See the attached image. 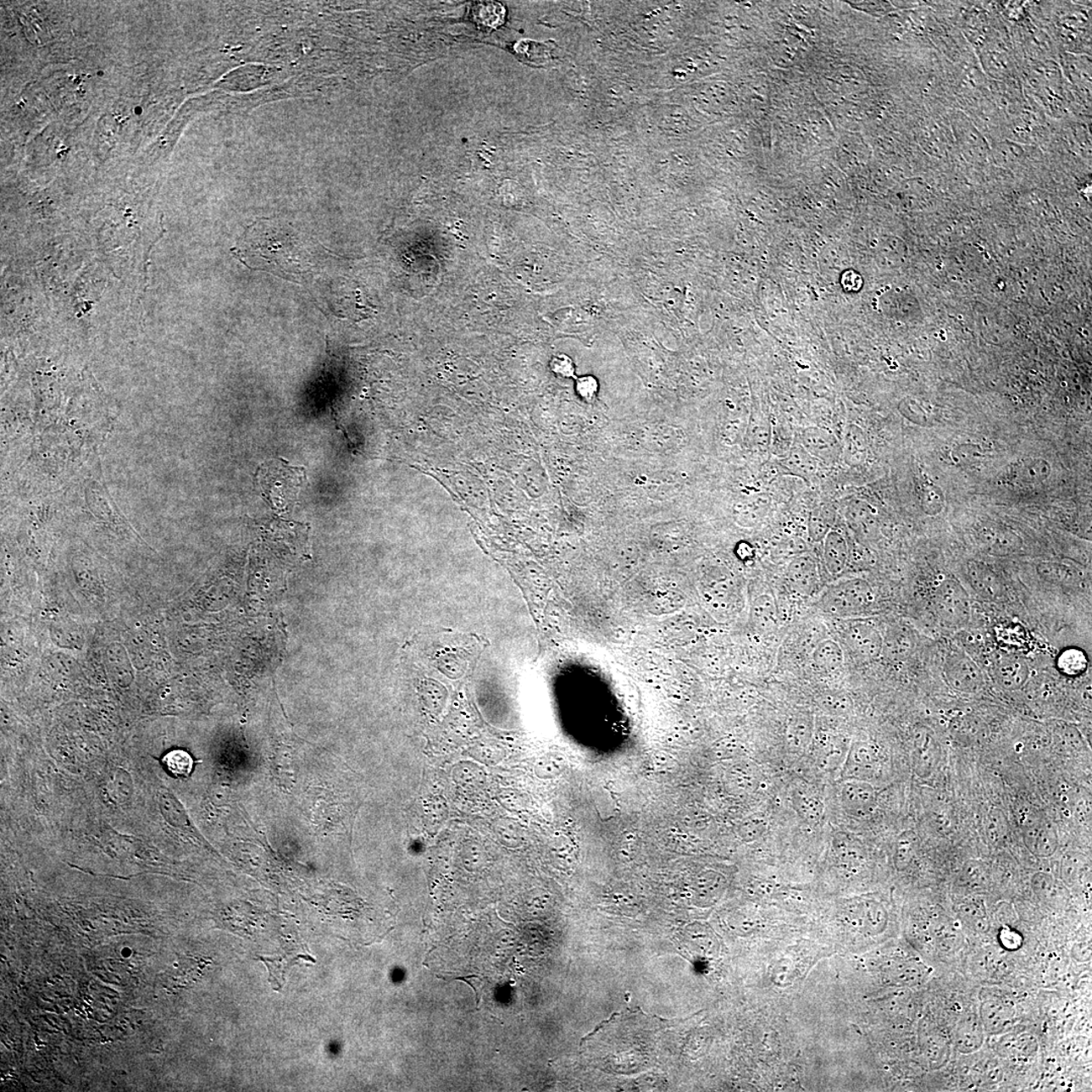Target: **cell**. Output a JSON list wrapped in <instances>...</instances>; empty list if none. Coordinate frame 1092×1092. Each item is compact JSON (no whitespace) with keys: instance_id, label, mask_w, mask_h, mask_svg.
Returning <instances> with one entry per match:
<instances>
[{"instance_id":"6da1fadb","label":"cell","mask_w":1092,"mask_h":1092,"mask_svg":"<svg viewBox=\"0 0 1092 1092\" xmlns=\"http://www.w3.org/2000/svg\"><path fill=\"white\" fill-rule=\"evenodd\" d=\"M822 608L840 619L859 618L875 602L873 588L862 578H839L819 594Z\"/></svg>"},{"instance_id":"7a4b0ae2","label":"cell","mask_w":1092,"mask_h":1092,"mask_svg":"<svg viewBox=\"0 0 1092 1092\" xmlns=\"http://www.w3.org/2000/svg\"><path fill=\"white\" fill-rule=\"evenodd\" d=\"M934 607L945 625L960 629L968 624L971 604L967 591L954 578H945L934 592Z\"/></svg>"},{"instance_id":"3957f363","label":"cell","mask_w":1092,"mask_h":1092,"mask_svg":"<svg viewBox=\"0 0 1092 1092\" xmlns=\"http://www.w3.org/2000/svg\"><path fill=\"white\" fill-rule=\"evenodd\" d=\"M845 645L860 660H876L882 655L883 635L875 624L853 618L844 620L840 629Z\"/></svg>"},{"instance_id":"277c9868","label":"cell","mask_w":1092,"mask_h":1092,"mask_svg":"<svg viewBox=\"0 0 1092 1092\" xmlns=\"http://www.w3.org/2000/svg\"><path fill=\"white\" fill-rule=\"evenodd\" d=\"M944 673L950 687L959 693L976 694L985 685L984 672L963 651L948 652L945 658Z\"/></svg>"},{"instance_id":"5b68a950","label":"cell","mask_w":1092,"mask_h":1092,"mask_svg":"<svg viewBox=\"0 0 1092 1092\" xmlns=\"http://www.w3.org/2000/svg\"><path fill=\"white\" fill-rule=\"evenodd\" d=\"M881 766V754L878 746L870 741L856 740L851 744L843 768L845 780L870 781Z\"/></svg>"},{"instance_id":"8992f818","label":"cell","mask_w":1092,"mask_h":1092,"mask_svg":"<svg viewBox=\"0 0 1092 1092\" xmlns=\"http://www.w3.org/2000/svg\"><path fill=\"white\" fill-rule=\"evenodd\" d=\"M804 449L818 462L835 464L842 458V442L827 428H804L797 438Z\"/></svg>"},{"instance_id":"52a82bcc","label":"cell","mask_w":1092,"mask_h":1092,"mask_svg":"<svg viewBox=\"0 0 1092 1092\" xmlns=\"http://www.w3.org/2000/svg\"><path fill=\"white\" fill-rule=\"evenodd\" d=\"M787 582L794 592L813 597L823 591L822 576L817 561L811 555L796 556L787 567Z\"/></svg>"},{"instance_id":"ba28073f","label":"cell","mask_w":1092,"mask_h":1092,"mask_svg":"<svg viewBox=\"0 0 1092 1092\" xmlns=\"http://www.w3.org/2000/svg\"><path fill=\"white\" fill-rule=\"evenodd\" d=\"M1052 474V466L1044 457H1025L1007 468L1003 479L1008 485L1018 489H1033L1047 482Z\"/></svg>"},{"instance_id":"9c48e42d","label":"cell","mask_w":1092,"mask_h":1092,"mask_svg":"<svg viewBox=\"0 0 1092 1092\" xmlns=\"http://www.w3.org/2000/svg\"><path fill=\"white\" fill-rule=\"evenodd\" d=\"M979 1020L984 1030L991 1036L1011 1032L1017 1022V1010L1011 1001L990 996L982 1000Z\"/></svg>"},{"instance_id":"30bf717a","label":"cell","mask_w":1092,"mask_h":1092,"mask_svg":"<svg viewBox=\"0 0 1092 1092\" xmlns=\"http://www.w3.org/2000/svg\"><path fill=\"white\" fill-rule=\"evenodd\" d=\"M840 804L851 818H865L875 811L877 792L868 781L845 780L840 788Z\"/></svg>"},{"instance_id":"8fae6325","label":"cell","mask_w":1092,"mask_h":1092,"mask_svg":"<svg viewBox=\"0 0 1092 1092\" xmlns=\"http://www.w3.org/2000/svg\"><path fill=\"white\" fill-rule=\"evenodd\" d=\"M979 545L989 556L1007 557L1022 550V537L1007 527L991 524L978 530Z\"/></svg>"},{"instance_id":"7c38bea8","label":"cell","mask_w":1092,"mask_h":1092,"mask_svg":"<svg viewBox=\"0 0 1092 1092\" xmlns=\"http://www.w3.org/2000/svg\"><path fill=\"white\" fill-rule=\"evenodd\" d=\"M301 477L299 470L296 468H285L281 466H273L263 469V489L269 499L276 502H286V499L296 497L297 488L300 487Z\"/></svg>"},{"instance_id":"4fadbf2b","label":"cell","mask_w":1092,"mask_h":1092,"mask_svg":"<svg viewBox=\"0 0 1092 1092\" xmlns=\"http://www.w3.org/2000/svg\"><path fill=\"white\" fill-rule=\"evenodd\" d=\"M966 573H967L970 586L981 598L1000 601L1005 596V584L1000 574L989 564L971 561L966 567Z\"/></svg>"},{"instance_id":"5bb4252c","label":"cell","mask_w":1092,"mask_h":1092,"mask_svg":"<svg viewBox=\"0 0 1092 1092\" xmlns=\"http://www.w3.org/2000/svg\"><path fill=\"white\" fill-rule=\"evenodd\" d=\"M845 520L859 542L876 540L879 533V521L873 508L866 502L853 500L845 506Z\"/></svg>"},{"instance_id":"9a60e30c","label":"cell","mask_w":1092,"mask_h":1092,"mask_svg":"<svg viewBox=\"0 0 1092 1092\" xmlns=\"http://www.w3.org/2000/svg\"><path fill=\"white\" fill-rule=\"evenodd\" d=\"M1023 840L1031 853L1039 858H1049L1057 851V829L1047 819H1034L1027 825Z\"/></svg>"},{"instance_id":"2e32d148","label":"cell","mask_w":1092,"mask_h":1092,"mask_svg":"<svg viewBox=\"0 0 1092 1092\" xmlns=\"http://www.w3.org/2000/svg\"><path fill=\"white\" fill-rule=\"evenodd\" d=\"M823 562L829 576H843L850 564V543L842 532L832 529L823 540Z\"/></svg>"},{"instance_id":"e0dca14e","label":"cell","mask_w":1092,"mask_h":1092,"mask_svg":"<svg viewBox=\"0 0 1092 1092\" xmlns=\"http://www.w3.org/2000/svg\"><path fill=\"white\" fill-rule=\"evenodd\" d=\"M995 677L1002 689L1017 691L1026 685L1030 677V668L1022 657H1003L995 663Z\"/></svg>"},{"instance_id":"ac0fdd59","label":"cell","mask_w":1092,"mask_h":1092,"mask_svg":"<svg viewBox=\"0 0 1092 1092\" xmlns=\"http://www.w3.org/2000/svg\"><path fill=\"white\" fill-rule=\"evenodd\" d=\"M940 760V746L926 730L919 731L914 739V769L918 776L932 774Z\"/></svg>"},{"instance_id":"d6986e66","label":"cell","mask_w":1092,"mask_h":1092,"mask_svg":"<svg viewBox=\"0 0 1092 1092\" xmlns=\"http://www.w3.org/2000/svg\"><path fill=\"white\" fill-rule=\"evenodd\" d=\"M814 721L811 714L799 713L788 721L785 730L786 746L794 754L806 751L812 744Z\"/></svg>"},{"instance_id":"ffe728a7","label":"cell","mask_w":1092,"mask_h":1092,"mask_svg":"<svg viewBox=\"0 0 1092 1092\" xmlns=\"http://www.w3.org/2000/svg\"><path fill=\"white\" fill-rule=\"evenodd\" d=\"M995 1050L1003 1058L1023 1060L1037 1052L1038 1042L1031 1034L1007 1032L1001 1034Z\"/></svg>"},{"instance_id":"44dd1931","label":"cell","mask_w":1092,"mask_h":1092,"mask_svg":"<svg viewBox=\"0 0 1092 1092\" xmlns=\"http://www.w3.org/2000/svg\"><path fill=\"white\" fill-rule=\"evenodd\" d=\"M929 936L940 952L951 954L961 948L963 936L960 928L947 917H933L929 923Z\"/></svg>"},{"instance_id":"7402d4cb","label":"cell","mask_w":1092,"mask_h":1092,"mask_svg":"<svg viewBox=\"0 0 1092 1092\" xmlns=\"http://www.w3.org/2000/svg\"><path fill=\"white\" fill-rule=\"evenodd\" d=\"M1031 885L1039 900L1050 906L1062 908L1069 901L1070 893L1067 887L1062 881L1055 879L1052 875L1039 872L1033 876Z\"/></svg>"},{"instance_id":"603a6c76","label":"cell","mask_w":1092,"mask_h":1092,"mask_svg":"<svg viewBox=\"0 0 1092 1092\" xmlns=\"http://www.w3.org/2000/svg\"><path fill=\"white\" fill-rule=\"evenodd\" d=\"M844 651L837 640H820L812 651V666L818 673H835L843 668Z\"/></svg>"},{"instance_id":"cb8c5ba5","label":"cell","mask_w":1092,"mask_h":1092,"mask_svg":"<svg viewBox=\"0 0 1092 1092\" xmlns=\"http://www.w3.org/2000/svg\"><path fill=\"white\" fill-rule=\"evenodd\" d=\"M984 1034L979 1017H969L965 1018L959 1023L957 1030L955 1032V1046L960 1053L965 1055L973 1054L978 1051L982 1045H984Z\"/></svg>"},{"instance_id":"d4e9b609","label":"cell","mask_w":1092,"mask_h":1092,"mask_svg":"<svg viewBox=\"0 0 1092 1092\" xmlns=\"http://www.w3.org/2000/svg\"><path fill=\"white\" fill-rule=\"evenodd\" d=\"M782 466L795 477L811 480L817 475L818 462L796 441L782 459Z\"/></svg>"},{"instance_id":"484cf974","label":"cell","mask_w":1092,"mask_h":1092,"mask_svg":"<svg viewBox=\"0 0 1092 1092\" xmlns=\"http://www.w3.org/2000/svg\"><path fill=\"white\" fill-rule=\"evenodd\" d=\"M868 456V441L862 428L850 424L845 431L842 442V458L846 466L858 467Z\"/></svg>"},{"instance_id":"4316f807","label":"cell","mask_w":1092,"mask_h":1092,"mask_svg":"<svg viewBox=\"0 0 1092 1092\" xmlns=\"http://www.w3.org/2000/svg\"><path fill=\"white\" fill-rule=\"evenodd\" d=\"M914 649V640L911 634L905 627H893L883 635V651L893 661L906 660L912 655Z\"/></svg>"},{"instance_id":"83f0119b","label":"cell","mask_w":1092,"mask_h":1092,"mask_svg":"<svg viewBox=\"0 0 1092 1092\" xmlns=\"http://www.w3.org/2000/svg\"><path fill=\"white\" fill-rule=\"evenodd\" d=\"M792 807L804 822L817 825L822 822L824 814V804L819 796L807 790L794 791Z\"/></svg>"},{"instance_id":"f1b7e54d","label":"cell","mask_w":1092,"mask_h":1092,"mask_svg":"<svg viewBox=\"0 0 1092 1092\" xmlns=\"http://www.w3.org/2000/svg\"><path fill=\"white\" fill-rule=\"evenodd\" d=\"M752 618L756 626L762 632L774 629L779 618L775 598L770 594H762L757 597L752 609Z\"/></svg>"},{"instance_id":"f546056e","label":"cell","mask_w":1092,"mask_h":1092,"mask_svg":"<svg viewBox=\"0 0 1092 1092\" xmlns=\"http://www.w3.org/2000/svg\"><path fill=\"white\" fill-rule=\"evenodd\" d=\"M833 849L835 856L848 864H860L863 860V850L862 845L854 835L845 832H839L834 835Z\"/></svg>"},{"instance_id":"4dcf8cb0","label":"cell","mask_w":1092,"mask_h":1092,"mask_svg":"<svg viewBox=\"0 0 1092 1092\" xmlns=\"http://www.w3.org/2000/svg\"><path fill=\"white\" fill-rule=\"evenodd\" d=\"M958 914L961 921L967 924V927L972 931L976 933H987L989 931V919L987 917L984 903L975 901L962 903L959 906Z\"/></svg>"},{"instance_id":"1f68e13d","label":"cell","mask_w":1092,"mask_h":1092,"mask_svg":"<svg viewBox=\"0 0 1092 1092\" xmlns=\"http://www.w3.org/2000/svg\"><path fill=\"white\" fill-rule=\"evenodd\" d=\"M1089 660L1084 652L1078 647H1069L1062 651L1057 658V668L1063 675L1078 677L1088 670Z\"/></svg>"},{"instance_id":"d6a6232c","label":"cell","mask_w":1092,"mask_h":1092,"mask_svg":"<svg viewBox=\"0 0 1092 1092\" xmlns=\"http://www.w3.org/2000/svg\"><path fill=\"white\" fill-rule=\"evenodd\" d=\"M473 15L479 25L495 29L503 24L505 10L499 3H479L473 7Z\"/></svg>"},{"instance_id":"836d02e7","label":"cell","mask_w":1092,"mask_h":1092,"mask_svg":"<svg viewBox=\"0 0 1092 1092\" xmlns=\"http://www.w3.org/2000/svg\"><path fill=\"white\" fill-rule=\"evenodd\" d=\"M1039 576L1046 581L1057 584H1073L1079 574L1074 568L1058 563H1041L1038 566Z\"/></svg>"},{"instance_id":"e575fe53","label":"cell","mask_w":1092,"mask_h":1092,"mask_svg":"<svg viewBox=\"0 0 1092 1092\" xmlns=\"http://www.w3.org/2000/svg\"><path fill=\"white\" fill-rule=\"evenodd\" d=\"M927 1055L931 1060L934 1068L942 1067L947 1062L950 1045L949 1039L942 1032L933 1030L928 1034L926 1041Z\"/></svg>"},{"instance_id":"d590c367","label":"cell","mask_w":1092,"mask_h":1092,"mask_svg":"<svg viewBox=\"0 0 1092 1092\" xmlns=\"http://www.w3.org/2000/svg\"><path fill=\"white\" fill-rule=\"evenodd\" d=\"M834 518L828 509L823 507L815 508L809 517L808 535L813 542H823L828 533L833 529Z\"/></svg>"},{"instance_id":"8d00e7d4","label":"cell","mask_w":1092,"mask_h":1092,"mask_svg":"<svg viewBox=\"0 0 1092 1092\" xmlns=\"http://www.w3.org/2000/svg\"><path fill=\"white\" fill-rule=\"evenodd\" d=\"M918 838L912 830H906L898 837L895 844V861L898 869H905L911 863L918 846Z\"/></svg>"},{"instance_id":"74e56055","label":"cell","mask_w":1092,"mask_h":1092,"mask_svg":"<svg viewBox=\"0 0 1092 1092\" xmlns=\"http://www.w3.org/2000/svg\"><path fill=\"white\" fill-rule=\"evenodd\" d=\"M159 807L162 814L169 820L171 824L182 827L187 823V818L184 808L176 798L169 791L160 793Z\"/></svg>"},{"instance_id":"f35d334b","label":"cell","mask_w":1092,"mask_h":1092,"mask_svg":"<svg viewBox=\"0 0 1092 1092\" xmlns=\"http://www.w3.org/2000/svg\"><path fill=\"white\" fill-rule=\"evenodd\" d=\"M921 499L923 511L929 515H937L944 509L945 495L937 485H923Z\"/></svg>"},{"instance_id":"ab89813d","label":"cell","mask_w":1092,"mask_h":1092,"mask_svg":"<svg viewBox=\"0 0 1092 1092\" xmlns=\"http://www.w3.org/2000/svg\"><path fill=\"white\" fill-rule=\"evenodd\" d=\"M164 765L176 777H187L192 770L191 757L185 751L176 750L169 752L164 759Z\"/></svg>"},{"instance_id":"60d3db41","label":"cell","mask_w":1092,"mask_h":1092,"mask_svg":"<svg viewBox=\"0 0 1092 1092\" xmlns=\"http://www.w3.org/2000/svg\"><path fill=\"white\" fill-rule=\"evenodd\" d=\"M1008 832L1007 820L1001 809H992L987 818V833L994 843H1001L1006 838Z\"/></svg>"},{"instance_id":"b9f144b4","label":"cell","mask_w":1092,"mask_h":1092,"mask_svg":"<svg viewBox=\"0 0 1092 1092\" xmlns=\"http://www.w3.org/2000/svg\"><path fill=\"white\" fill-rule=\"evenodd\" d=\"M574 390L585 403L592 404L599 394V381L594 375L586 374L574 379Z\"/></svg>"},{"instance_id":"7bdbcfd3","label":"cell","mask_w":1092,"mask_h":1092,"mask_svg":"<svg viewBox=\"0 0 1092 1092\" xmlns=\"http://www.w3.org/2000/svg\"><path fill=\"white\" fill-rule=\"evenodd\" d=\"M769 829V822L764 814H756L746 823L744 827L743 838L746 842H754V840L764 837Z\"/></svg>"},{"instance_id":"ee69618b","label":"cell","mask_w":1092,"mask_h":1092,"mask_svg":"<svg viewBox=\"0 0 1092 1092\" xmlns=\"http://www.w3.org/2000/svg\"><path fill=\"white\" fill-rule=\"evenodd\" d=\"M820 705L824 710L834 714H845L851 707V702L844 693H832L824 695L820 700Z\"/></svg>"},{"instance_id":"f6af8a7d","label":"cell","mask_w":1092,"mask_h":1092,"mask_svg":"<svg viewBox=\"0 0 1092 1092\" xmlns=\"http://www.w3.org/2000/svg\"><path fill=\"white\" fill-rule=\"evenodd\" d=\"M552 372L563 379H576V367L571 358L566 354L553 357L550 364Z\"/></svg>"},{"instance_id":"bcb514c9","label":"cell","mask_w":1092,"mask_h":1092,"mask_svg":"<svg viewBox=\"0 0 1092 1092\" xmlns=\"http://www.w3.org/2000/svg\"><path fill=\"white\" fill-rule=\"evenodd\" d=\"M1084 867V860H1081V855L1071 853L1063 858L1062 874L1063 880L1073 882L1078 879V873Z\"/></svg>"},{"instance_id":"7dc6e473","label":"cell","mask_w":1092,"mask_h":1092,"mask_svg":"<svg viewBox=\"0 0 1092 1092\" xmlns=\"http://www.w3.org/2000/svg\"><path fill=\"white\" fill-rule=\"evenodd\" d=\"M519 54H524L527 60L533 62H543L546 59V52L545 47L535 42L524 41L519 44Z\"/></svg>"},{"instance_id":"c3c4849f","label":"cell","mask_w":1092,"mask_h":1092,"mask_svg":"<svg viewBox=\"0 0 1092 1092\" xmlns=\"http://www.w3.org/2000/svg\"><path fill=\"white\" fill-rule=\"evenodd\" d=\"M999 939L1002 947L1008 951L1018 950L1023 943L1021 934L1010 928H1002Z\"/></svg>"},{"instance_id":"681fc988","label":"cell","mask_w":1092,"mask_h":1092,"mask_svg":"<svg viewBox=\"0 0 1092 1092\" xmlns=\"http://www.w3.org/2000/svg\"><path fill=\"white\" fill-rule=\"evenodd\" d=\"M142 113H143V109H142V108L137 107V108H135V114H142Z\"/></svg>"},{"instance_id":"f907efd6","label":"cell","mask_w":1092,"mask_h":1092,"mask_svg":"<svg viewBox=\"0 0 1092 1092\" xmlns=\"http://www.w3.org/2000/svg\"><path fill=\"white\" fill-rule=\"evenodd\" d=\"M98 75H99V76H103V72L99 71V72H98Z\"/></svg>"}]
</instances>
